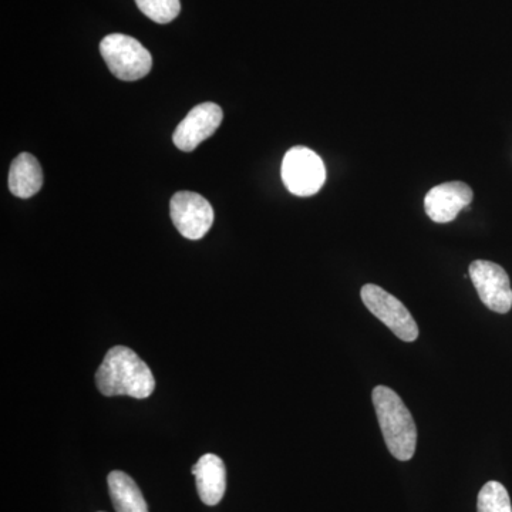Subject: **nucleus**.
Listing matches in <instances>:
<instances>
[{"mask_svg": "<svg viewBox=\"0 0 512 512\" xmlns=\"http://www.w3.org/2000/svg\"><path fill=\"white\" fill-rule=\"evenodd\" d=\"M96 383L104 396H130L147 399L156 389L150 367L133 350L116 346L104 357L96 373Z\"/></svg>", "mask_w": 512, "mask_h": 512, "instance_id": "f257e3e1", "label": "nucleus"}, {"mask_svg": "<svg viewBox=\"0 0 512 512\" xmlns=\"http://www.w3.org/2000/svg\"><path fill=\"white\" fill-rule=\"evenodd\" d=\"M372 397L390 454L400 461L412 460L417 446V427L412 413L399 394L389 387H375Z\"/></svg>", "mask_w": 512, "mask_h": 512, "instance_id": "f03ea898", "label": "nucleus"}, {"mask_svg": "<svg viewBox=\"0 0 512 512\" xmlns=\"http://www.w3.org/2000/svg\"><path fill=\"white\" fill-rule=\"evenodd\" d=\"M100 53L110 72L124 82H136L151 72L153 57L134 37L114 33L104 37Z\"/></svg>", "mask_w": 512, "mask_h": 512, "instance_id": "7ed1b4c3", "label": "nucleus"}, {"mask_svg": "<svg viewBox=\"0 0 512 512\" xmlns=\"http://www.w3.org/2000/svg\"><path fill=\"white\" fill-rule=\"evenodd\" d=\"M282 181L289 192L298 197H311L326 181L322 158L306 147H293L282 161Z\"/></svg>", "mask_w": 512, "mask_h": 512, "instance_id": "20e7f679", "label": "nucleus"}, {"mask_svg": "<svg viewBox=\"0 0 512 512\" xmlns=\"http://www.w3.org/2000/svg\"><path fill=\"white\" fill-rule=\"evenodd\" d=\"M362 301L403 342L410 343L419 338L416 320L396 296L390 295L380 286L367 284L362 288Z\"/></svg>", "mask_w": 512, "mask_h": 512, "instance_id": "39448f33", "label": "nucleus"}, {"mask_svg": "<svg viewBox=\"0 0 512 512\" xmlns=\"http://www.w3.org/2000/svg\"><path fill=\"white\" fill-rule=\"evenodd\" d=\"M171 220L184 238H204L214 224V210L210 202L197 192L180 191L171 198Z\"/></svg>", "mask_w": 512, "mask_h": 512, "instance_id": "423d86ee", "label": "nucleus"}, {"mask_svg": "<svg viewBox=\"0 0 512 512\" xmlns=\"http://www.w3.org/2000/svg\"><path fill=\"white\" fill-rule=\"evenodd\" d=\"M471 281L477 289L481 302L490 311L508 313L512 308V289L510 278L503 266L490 261H474L470 265Z\"/></svg>", "mask_w": 512, "mask_h": 512, "instance_id": "0eeeda50", "label": "nucleus"}, {"mask_svg": "<svg viewBox=\"0 0 512 512\" xmlns=\"http://www.w3.org/2000/svg\"><path fill=\"white\" fill-rule=\"evenodd\" d=\"M224 113L218 104L202 103L194 107L175 128L173 141L185 153L194 151L221 126Z\"/></svg>", "mask_w": 512, "mask_h": 512, "instance_id": "6e6552de", "label": "nucleus"}, {"mask_svg": "<svg viewBox=\"0 0 512 512\" xmlns=\"http://www.w3.org/2000/svg\"><path fill=\"white\" fill-rule=\"evenodd\" d=\"M473 190L460 181L437 185L429 191L424 200V208L431 221L447 224L456 220L463 210H468L473 201Z\"/></svg>", "mask_w": 512, "mask_h": 512, "instance_id": "1a4fd4ad", "label": "nucleus"}, {"mask_svg": "<svg viewBox=\"0 0 512 512\" xmlns=\"http://www.w3.org/2000/svg\"><path fill=\"white\" fill-rule=\"evenodd\" d=\"M198 495L205 505L220 504L227 490V470L224 461L215 454H205L192 467Z\"/></svg>", "mask_w": 512, "mask_h": 512, "instance_id": "9d476101", "label": "nucleus"}, {"mask_svg": "<svg viewBox=\"0 0 512 512\" xmlns=\"http://www.w3.org/2000/svg\"><path fill=\"white\" fill-rule=\"evenodd\" d=\"M43 173L39 161L29 153L19 154L10 165L9 190L15 197H33L42 188Z\"/></svg>", "mask_w": 512, "mask_h": 512, "instance_id": "9b49d317", "label": "nucleus"}, {"mask_svg": "<svg viewBox=\"0 0 512 512\" xmlns=\"http://www.w3.org/2000/svg\"><path fill=\"white\" fill-rule=\"evenodd\" d=\"M111 501L116 512H150L140 488L123 471H111L107 477Z\"/></svg>", "mask_w": 512, "mask_h": 512, "instance_id": "f8f14e48", "label": "nucleus"}, {"mask_svg": "<svg viewBox=\"0 0 512 512\" xmlns=\"http://www.w3.org/2000/svg\"><path fill=\"white\" fill-rule=\"evenodd\" d=\"M477 512H512L507 488L498 481H488L478 494Z\"/></svg>", "mask_w": 512, "mask_h": 512, "instance_id": "ddd939ff", "label": "nucleus"}, {"mask_svg": "<svg viewBox=\"0 0 512 512\" xmlns=\"http://www.w3.org/2000/svg\"><path fill=\"white\" fill-rule=\"evenodd\" d=\"M138 9L153 22L165 25L180 15V0H136Z\"/></svg>", "mask_w": 512, "mask_h": 512, "instance_id": "4468645a", "label": "nucleus"}]
</instances>
